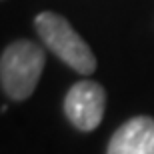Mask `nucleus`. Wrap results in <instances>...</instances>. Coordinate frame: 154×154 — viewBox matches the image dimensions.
Here are the masks:
<instances>
[{"label": "nucleus", "mask_w": 154, "mask_h": 154, "mask_svg": "<svg viewBox=\"0 0 154 154\" xmlns=\"http://www.w3.org/2000/svg\"><path fill=\"white\" fill-rule=\"evenodd\" d=\"M44 70V52L30 40H16L4 48L0 58L2 90L12 100H26L34 92Z\"/></svg>", "instance_id": "f257e3e1"}, {"label": "nucleus", "mask_w": 154, "mask_h": 154, "mask_svg": "<svg viewBox=\"0 0 154 154\" xmlns=\"http://www.w3.org/2000/svg\"><path fill=\"white\" fill-rule=\"evenodd\" d=\"M36 30L42 42L72 70L86 76L96 70V58L90 46L80 38L64 16L56 12H42L36 16Z\"/></svg>", "instance_id": "f03ea898"}, {"label": "nucleus", "mask_w": 154, "mask_h": 154, "mask_svg": "<svg viewBox=\"0 0 154 154\" xmlns=\"http://www.w3.org/2000/svg\"><path fill=\"white\" fill-rule=\"evenodd\" d=\"M106 108V92L98 82L80 80L64 98V112L68 120L82 132H92L102 122Z\"/></svg>", "instance_id": "7ed1b4c3"}, {"label": "nucleus", "mask_w": 154, "mask_h": 154, "mask_svg": "<svg viewBox=\"0 0 154 154\" xmlns=\"http://www.w3.org/2000/svg\"><path fill=\"white\" fill-rule=\"evenodd\" d=\"M106 154H154V118L134 116L112 134Z\"/></svg>", "instance_id": "20e7f679"}]
</instances>
